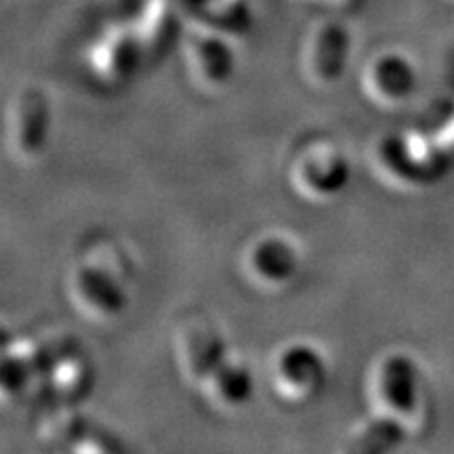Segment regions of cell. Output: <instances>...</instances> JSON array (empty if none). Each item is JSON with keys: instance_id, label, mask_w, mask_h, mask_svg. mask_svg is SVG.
<instances>
[{"instance_id": "7", "label": "cell", "mask_w": 454, "mask_h": 454, "mask_svg": "<svg viewBox=\"0 0 454 454\" xmlns=\"http://www.w3.org/2000/svg\"><path fill=\"white\" fill-rule=\"evenodd\" d=\"M24 129H21V139L26 145H38L43 141L44 133V107L41 99H27L24 110Z\"/></svg>"}, {"instance_id": "2", "label": "cell", "mask_w": 454, "mask_h": 454, "mask_svg": "<svg viewBox=\"0 0 454 454\" xmlns=\"http://www.w3.org/2000/svg\"><path fill=\"white\" fill-rule=\"evenodd\" d=\"M379 391L385 406L395 408V411H406L412 400V381H411V368L404 360L394 357V360L385 362L381 368V377H379Z\"/></svg>"}, {"instance_id": "3", "label": "cell", "mask_w": 454, "mask_h": 454, "mask_svg": "<svg viewBox=\"0 0 454 454\" xmlns=\"http://www.w3.org/2000/svg\"><path fill=\"white\" fill-rule=\"evenodd\" d=\"M297 268V259L288 244L280 240H265L254 248V270L271 282L288 280Z\"/></svg>"}, {"instance_id": "6", "label": "cell", "mask_w": 454, "mask_h": 454, "mask_svg": "<svg viewBox=\"0 0 454 454\" xmlns=\"http://www.w3.org/2000/svg\"><path fill=\"white\" fill-rule=\"evenodd\" d=\"M223 372H221V387L219 394L225 402H231V404H240V402L247 400L251 395V377L242 371V368L221 364Z\"/></svg>"}, {"instance_id": "5", "label": "cell", "mask_w": 454, "mask_h": 454, "mask_svg": "<svg viewBox=\"0 0 454 454\" xmlns=\"http://www.w3.org/2000/svg\"><path fill=\"white\" fill-rule=\"evenodd\" d=\"M78 280L93 286V291H90V288L78 286V291L82 293V297H87L90 301L93 308L107 311V314H116V311L122 309L124 297L121 288L114 286V282L107 276L95 274V271H81Z\"/></svg>"}, {"instance_id": "4", "label": "cell", "mask_w": 454, "mask_h": 454, "mask_svg": "<svg viewBox=\"0 0 454 454\" xmlns=\"http://www.w3.org/2000/svg\"><path fill=\"white\" fill-rule=\"evenodd\" d=\"M280 374L293 385H317L322 383V362L309 348H293L284 351Z\"/></svg>"}, {"instance_id": "1", "label": "cell", "mask_w": 454, "mask_h": 454, "mask_svg": "<svg viewBox=\"0 0 454 454\" xmlns=\"http://www.w3.org/2000/svg\"><path fill=\"white\" fill-rule=\"evenodd\" d=\"M404 440L400 425L387 417L377 419L349 442L343 454H389Z\"/></svg>"}]
</instances>
